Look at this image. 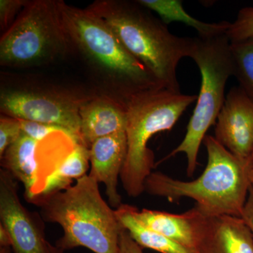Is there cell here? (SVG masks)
Returning a JSON list of instances; mask_svg holds the SVG:
<instances>
[{
  "instance_id": "obj_19",
  "label": "cell",
  "mask_w": 253,
  "mask_h": 253,
  "mask_svg": "<svg viewBox=\"0 0 253 253\" xmlns=\"http://www.w3.org/2000/svg\"><path fill=\"white\" fill-rule=\"evenodd\" d=\"M233 76L240 87L253 101V38L245 41L230 42Z\"/></svg>"
},
{
  "instance_id": "obj_11",
  "label": "cell",
  "mask_w": 253,
  "mask_h": 253,
  "mask_svg": "<svg viewBox=\"0 0 253 253\" xmlns=\"http://www.w3.org/2000/svg\"><path fill=\"white\" fill-rule=\"evenodd\" d=\"M214 135L229 152L250 164L253 150V101L240 86L231 88L226 95Z\"/></svg>"
},
{
  "instance_id": "obj_10",
  "label": "cell",
  "mask_w": 253,
  "mask_h": 253,
  "mask_svg": "<svg viewBox=\"0 0 253 253\" xmlns=\"http://www.w3.org/2000/svg\"><path fill=\"white\" fill-rule=\"evenodd\" d=\"M133 213L141 224L199 253H208L212 220L196 207L182 214L142 209L133 206Z\"/></svg>"
},
{
  "instance_id": "obj_14",
  "label": "cell",
  "mask_w": 253,
  "mask_h": 253,
  "mask_svg": "<svg viewBox=\"0 0 253 253\" xmlns=\"http://www.w3.org/2000/svg\"><path fill=\"white\" fill-rule=\"evenodd\" d=\"M39 143L22 132L1 157V169L22 183L25 197L30 203L36 198L39 179V165L36 158L37 146Z\"/></svg>"
},
{
  "instance_id": "obj_20",
  "label": "cell",
  "mask_w": 253,
  "mask_h": 253,
  "mask_svg": "<svg viewBox=\"0 0 253 253\" xmlns=\"http://www.w3.org/2000/svg\"><path fill=\"white\" fill-rule=\"evenodd\" d=\"M226 35L231 42L253 38V7L240 10L235 21L230 23Z\"/></svg>"
},
{
  "instance_id": "obj_29",
  "label": "cell",
  "mask_w": 253,
  "mask_h": 253,
  "mask_svg": "<svg viewBox=\"0 0 253 253\" xmlns=\"http://www.w3.org/2000/svg\"><path fill=\"white\" fill-rule=\"evenodd\" d=\"M250 181H251V185L253 186V170L251 169L249 173Z\"/></svg>"
},
{
  "instance_id": "obj_13",
  "label": "cell",
  "mask_w": 253,
  "mask_h": 253,
  "mask_svg": "<svg viewBox=\"0 0 253 253\" xmlns=\"http://www.w3.org/2000/svg\"><path fill=\"white\" fill-rule=\"evenodd\" d=\"M80 118L82 141L89 149L100 138L126 131L125 105L109 96L84 100L80 108Z\"/></svg>"
},
{
  "instance_id": "obj_26",
  "label": "cell",
  "mask_w": 253,
  "mask_h": 253,
  "mask_svg": "<svg viewBox=\"0 0 253 253\" xmlns=\"http://www.w3.org/2000/svg\"><path fill=\"white\" fill-rule=\"evenodd\" d=\"M0 247L11 248V237L4 226L0 224Z\"/></svg>"
},
{
  "instance_id": "obj_24",
  "label": "cell",
  "mask_w": 253,
  "mask_h": 253,
  "mask_svg": "<svg viewBox=\"0 0 253 253\" xmlns=\"http://www.w3.org/2000/svg\"><path fill=\"white\" fill-rule=\"evenodd\" d=\"M119 246V253H144L142 248L136 244L129 233L123 227L120 236Z\"/></svg>"
},
{
  "instance_id": "obj_3",
  "label": "cell",
  "mask_w": 253,
  "mask_h": 253,
  "mask_svg": "<svg viewBox=\"0 0 253 253\" xmlns=\"http://www.w3.org/2000/svg\"><path fill=\"white\" fill-rule=\"evenodd\" d=\"M204 141L208 163L201 176L185 181L152 172L145 182V191L171 202L193 199L195 207L207 217H242L251 187V165L229 152L214 136L206 135Z\"/></svg>"
},
{
  "instance_id": "obj_16",
  "label": "cell",
  "mask_w": 253,
  "mask_h": 253,
  "mask_svg": "<svg viewBox=\"0 0 253 253\" xmlns=\"http://www.w3.org/2000/svg\"><path fill=\"white\" fill-rule=\"evenodd\" d=\"M89 163V148L83 143H76L70 154L56 164L52 172L44 179L36 199L62 191L72 185L74 181L87 174Z\"/></svg>"
},
{
  "instance_id": "obj_9",
  "label": "cell",
  "mask_w": 253,
  "mask_h": 253,
  "mask_svg": "<svg viewBox=\"0 0 253 253\" xmlns=\"http://www.w3.org/2000/svg\"><path fill=\"white\" fill-rule=\"evenodd\" d=\"M0 219L9 232L13 253H49L41 217L30 212L19 199L17 180L0 169Z\"/></svg>"
},
{
  "instance_id": "obj_28",
  "label": "cell",
  "mask_w": 253,
  "mask_h": 253,
  "mask_svg": "<svg viewBox=\"0 0 253 253\" xmlns=\"http://www.w3.org/2000/svg\"><path fill=\"white\" fill-rule=\"evenodd\" d=\"M0 253H13L11 248L0 247Z\"/></svg>"
},
{
  "instance_id": "obj_30",
  "label": "cell",
  "mask_w": 253,
  "mask_h": 253,
  "mask_svg": "<svg viewBox=\"0 0 253 253\" xmlns=\"http://www.w3.org/2000/svg\"><path fill=\"white\" fill-rule=\"evenodd\" d=\"M250 164H251V169L253 170V150L252 153V156H251V161H250Z\"/></svg>"
},
{
  "instance_id": "obj_6",
  "label": "cell",
  "mask_w": 253,
  "mask_h": 253,
  "mask_svg": "<svg viewBox=\"0 0 253 253\" xmlns=\"http://www.w3.org/2000/svg\"><path fill=\"white\" fill-rule=\"evenodd\" d=\"M195 38L191 58L199 68L201 89L196 100L186 135L179 146L164 160L178 154L187 158V175L194 174L197 166L200 146L208 129L217 121L226 98V84L233 76V63L230 41L225 34L210 38Z\"/></svg>"
},
{
  "instance_id": "obj_25",
  "label": "cell",
  "mask_w": 253,
  "mask_h": 253,
  "mask_svg": "<svg viewBox=\"0 0 253 253\" xmlns=\"http://www.w3.org/2000/svg\"><path fill=\"white\" fill-rule=\"evenodd\" d=\"M246 224L249 225L253 234V186L251 185L249 196L243 212L242 217Z\"/></svg>"
},
{
  "instance_id": "obj_23",
  "label": "cell",
  "mask_w": 253,
  "mask_h": 253,
  "mask_svg": "<svg viewBox=\"0 0 253 253\" xmlns=\"http://www.w3.org/2000/svg\"><path fill=\"white\" fill-rule=\"evenodd\" d=\"M27 2L26 0H0V27L3 33L11 27Z\"/></svg>"
},
{
  "instance_id": "obj_2",
  "label": "cell",
  "mask_w": 253,
  "mask_h": 253,
  "mask_svg": "<svg viewBox=\"0 0 253 253\" xmlns=\"http://www.w3.org/2000/svg\"><path fill=\"white\" fill-rule=\"evenodd\" d=\"M58 7L75 50L102 80L111 98L125 104L134 95L163 88L99 16L87 7L80 9L63 1H58Z\"/></svg>"
},
{
  "instance_id": "obj_17",
  "label": "cell",
  "mask_w": 253,
  "mask_h": 253,
  "mask_svg": "<svg viewBox=\"0 0 253 253\" xmlns=\"http://www.w3.org/2000/svg\"><path fill=\"white\" fill-rule=\"evenodd\" d=\"M115 211L120 224L142 249L161 253H199L141 224L133 213L132 206L123 204Z\"/></svg>"
},
{
  "instance_id": "obj_12",
  "label": "cell",
  "mask_w": 253,
  "mask_h": 253,
  "mask_svg": "<svg viewBox=\"0 0 253 253\" xmlns=\"http://www.w3.org/2000/svg\"><path fill=\"white\" fill-rule=\"evenodd\" d=\"M126 148V131L100 138L89 147L91 168L88 174L104 184L110 206L116 209L123 204L118 186Z\"/></svg>"
},
{
  "instance_id": "obj_18",
  "label": "cell",
  "mask_w": 253,
  "mask_h": 253,
  "mask_svg": "<svg viewBox=\"0 0 253 253\" xmlns=\"http://www.w3.org/2000/svg\"><path fill=\"white\" fill-rule=\"evenodd\" d=\"M145 8L158 14L161 21L167 25L172 22H180L194 28L200 38H210L225 34L230 23H205L191 16L184 10L180 0H139Z\"/></svg>"
},
{
  "instance_id": "obj_8",
  "label": "cell",
  "mask_w": 253,
  "mask_h": 253,
  "mask_svg": "<svg viewBox=\"0 0 253 253\" xmlns=\"http://www.w3.org/2000/svg\"><path fill=\"white\" fill-rule=\"evenodd\" d=\"M85 99L49 89L1 88L0 111L16 119L61 126L76 143H83L80 108Z\"/></svg>"
},
{
  "instance_id": "obj_22",
  "label": "cell",
  "mask_w": 253,
  "mask_h": 253,
  "mask_svg": "<svg viewBox=\"0 0 253 253\" xmlns=\"http://www.w3.org/2000/svg\"><path fill=\"white\" fill-rule=\"evenodd\" d=\"M18 120H19L21 131H22L23 134H26V135L33 138L35 140L40 141V142L49 134L56 132L64 133V134L69 136L70 137L72 138L70 135L69 133L61 126L48 124V123ZM72 139L73 140V138Z\"/></svg>"
},
{
  "instance_id": "obj_4",
  "label": "cell",
  "mask_w": 253,
  "mask_h": 253,
  "mask_svg": "<svg viewBox=\"0 0 253 253\" xmlns=\"http://www.w3.org/2000/svg\"><path fill=\"white\" fill-rule=\"evenodd\" d=\"M99 183L89 174L72 185L35 200L42 218L62 228L55 246L66 251L83 247L94 253H119L122 226L103 199Z\"/></svg>"
},
{
  "instance_id": "obj_5",
  "label": "cell",
  "mask_w": 253,
  "mask_h": 253,
  "mask_svg": "<svg viewBox=\"0 0 253 253\" xmlns=\"http://www.w3.org/2000/svg\"><path fill=\"white\" fill-rule=\"evenodd\" d=\"M197 97L161 88L126 100L127 148L120 179L129 197L136 198L144 192L145 182L155 168L154 152L147 146L150 139L158 133L172 129Z\"/></svg>"
},
{
  "instance_id": "obj_7",
  "label": "cell",
  "mask_w": 253,
  "mask_h": 253,
  "mask_svg": "<svg viewBox=\"0 0 253 253\" xmlns=\"http://www.w3.org/2000/svg\"><path fill=\"white\" fill-rule=\"evenodd\" d=\"M75 50L60 15L58 1H28L0 39V64L26 68L53 62Z\"/></svg>"
},
{
  "instance_id": "obj_1",
  "label": "cell",
  "mask_w": 253,
  "mask_h": 253,
  "mask_svg": "<svg viewBox=\"0 0 253 253\" xmlns=\"http://www.w3.org/2000/svg\"><path fill=\"white\" fill-rule=\"evenodd\" d=\"M87 8L107 23L126 51L160 85L181 92L176 69L183 58L191 56L194 38L174 36L137 1L98 0Z\"/></svg>"
},
{
  "instance_id": "obj_27",
  "label": "cell",
  "mask_w": 253,
  "mask_h": 253,
  "mask_svg": "<svg viewBox=\"0 0 253 253\" xmlns=\"http://www.w3.org/2000/svg\"><path fill=\"white\" fill-rule=\"evenodd\" d=\"M65 251L49 243V253H64Z\"/></svg>"
},
{
  "instance_id": "obj_21",
  "label": "cell",
  "mask_w": 253,
  "mask_h": 253,
  "mask_svg": "<svg viewBox=\"0 0 253 253\" xmlns=\"http://www.w3.org/2000/svg\"><path fill=\"white\" fill-rule=\"evenodd\" d=\"M22 134L19 120L1 115L0 118V158Z\"/></svg>"
},
{
  "instance_id": "obj_15",
  "label": "cell",
  "mask_w": 253,
  "mask_h": 253,
  "mask_svg": "<svg viewBox=\"0 0 253 253\" xmlns=\"http://www.w3.org/2000/svg\"><path fill=\"white\" fill-rule=\"evenodd\" d=\"M208 253H253V234L241 217H214Z\"/></svg>"
}]
</instances>
